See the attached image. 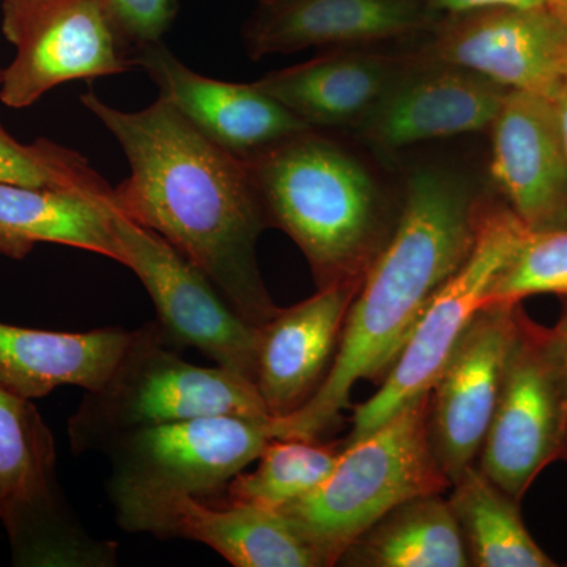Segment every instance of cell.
I'll list each match as a JSON object with an SVG mask.
<instances>
[{
  "instance_id": "obj_1",
  "label": "cell",
  "mask_w": 567,
  "mask_h": 567,
  "mask_svg": "<svg viewBox=\"0 0 567 567\" xmlns=\"http://www.w3.org/2000/svg\"><path fill=\"white\" fill-rule=\"evenodd\" d=\"M81 103L117 140L132 169L112 188L111 207L174 246L249 323L274 319L281 308L257 264V241L271 226L245 159L197 132L162 96L136 112L91 92Z\"/></svg>"
},
{
  "instance_id": "obj_2",
  "label": "cell",
  "mask_w": 567,
  "mask_h": 567,
  "mask_svg": "<svg viewBox=\"0 0 567 567\" xmlns=\"http://www.w3.org/2000/svg\"><path fill=\"white\" fill-rule=\"evenodd\" d=\"M486 200L445 167L410 175L398 223L354 295L322 386L293 415L275 420L278 436L320 439L352 406L360 380L386 375L432 295L472 251Z\"/></svg>"
},
{
  "instance_id": "obj_3",
  "label": "cell",
  "mask_w": 567,
  "mask_h": 567,
  "mask_svg": "<svg viewBox=\"0 0 567 567\" xmlns=\"http://www.w3.org/2000/svg\"><path fill=\"white\" fill-rule=\"evenodd\" d=\"M245 162L270 226L305 254L317 289L363 282L391 234L382 193L363 164L316 128Z\"/></svg>"
},
{
  "instance_id": "obj_4",
  "label": "cell",
  "mask_w": 567,
  "mask_h": 567,
  "mask_svg": "<svg viewBox=\"0 0 567 567\" xmlns=\"http://www.w3.org/2000/svg\"><path fill=\"white\" fill-rule=\"evenodd\" d=\"M158 320L132 331L102 385L85 391L69 420L71 453H103L122 436L208 415L270 416L256 386L219 365L182 357Z\"/></svg>"
},
{
  "instance_id": "obj_5",
  "label": "cell",
  "mask_w": 567,
  "mask_h": 567,
  "mask_svg": "<svg viewBox=\"0 0 567 567\" xmlns=\"http://www.w3.org/2000/svg\"><path fill=\"white\" fill-rule=\"evenodd\" d=\"M427 406L429 393L369 434L342 443L331 475L276 509L319 550L324 566L339 565L347 548L395 506L451 487L429 436Z\"/></svg>"
},
{
  "instance_id": "obj_6",
  "label": "cell",
  "mask_w": 567,
  "mask_h": 567,
  "mask_svg": "<svg viewBox=\"0 0 567 567\" xmlns=\"http://www.w3.org/2000/svg\"><path fill=\"white\" fill-rule=\"evenodd\" d=\"M0 525L17 566L117 565V544L95 539L66 499L50 425L32 401L2 388Z\"/></svg>"
},
{
  "instance_id": "obj_7",
  "label": "cell",
  "mask_w": 567,
  "mask_h": 567,
  "mask_svg": "<svg viewBox=\"0 0 567 567\" xmlns=\"http://www.w3.org/2000/svg\"><path fill=\"white\" fill-rule=\"evenodd\" d=\"M528 229L507 207L486 200L475 245L440 289L432 295L401 353L383 377L379 391L354 406L352 432L344 443L374 431L434 385L466 327L483 306L496 276L517 251Z\"/></svg>"
},
{
  "instance_id": "obj_8",
  "label": "cell",
  "mask_w": 567,
  "mask_h": 567,
  "mask_svg": "<svg viewBox=\"0 0 567 567\" xmlns=\"http://www.w3.org/2000/svg\"><path fill=\"white\" fill-rule=\"evenodd\" d=\"M2 31L17 48L0 102L24 110L70 81L132 70L133 41L107 0H6Z\"/></svg>"
},
{
  "instance_id": "obj_9",
  "label": "cell",
  "mask_w": 567,
  "mask_h": 567,
  "mask_svg": "<svg viewBox=\"0 0 567 567\" xmlns=\"http://www.w3.org/2000/svg\"><path fill=\"white\" fill-rule=\"evenodd\" d=\"M107 495L123 532L204 544L235 567H324L281 511L118 484H107Z\"/></svg>"
},
{
  "instance_id": "obj_10",
  "label": "cell",
  "mask_w": 567,
  "mask_h": 567,
  "mask_svg": "<svg viewBox=\"0 0 567 567\" xmlns=\"http://www.w3.org/2000/svg\"><path fill=\"white\" fill-rule=\"evenodd\" d=\"M112 227L118 264L140 278L171 341L254 383L259 327L238 315L218 287L158 234L115 210Z\"/></svg>"
},
{
  "instance_id": "obj_11",
  "label": "cell",
  "mask_w": 567,
  "mask_h": 567,
  "mask_svg": "<svg viewBox=\"0 0 567 567\" xmlns=\"http://www.w3.org/2000/svg\"><path fill=\"white\" fill-rule=\"evenodd\" d=\"M276 439L275 417L208 415L142 429L112 443L107 484L215 498Z\"/></svg>"
},
{
  "instance_id": "obj_12",
  "label": "cell",
  "mask_w": 567,
  "mask_h": 567,
  "mask_svg": "<svg viewBox=\"0 0 567 567\" xmlns=\"http://www.w3.org/2000/svg\"><path fill=\"white\" fill-rule=\"evenodd\" d=\"M566 440L565 388L548 334L520 320L476 465L518 502Z\"/></svg>"
},
{
  "instance_id": "obj_13",
  "label": "cell",
  "mask_w": 567,
  "mask_h": 567,
  "mask_svg": "<svg viewBox=\"0 0 567 567\" xmlns=\"http://www.w3.org/2000/svg\"><path fill=\"white\" fill-rule=\"evenodd\" d=\"M427 35L421 59L475 71L507 91L551 100L567 81V22L547 7L447 14Z\"/></svg>"
},
{
  "instance_id": "obj_14",
  "label": "cell",
  "mask_w": 567,
  "mask_h": 567,
  "mask_svg": "<svg viewBox=\"0 0 567 567\" xmlns=\"http://www.w3.org/2000/svg\"><path fill=\"white\" fill-rule=\"evenodd\" d=\"M518 327L517 305L483 306L429 391V436L451 486L480 457Z\"/></svg>"
},
{
  "instance_id": "obj_15",
  "label": "cell",
  "mask_w": 567,
  "mask_h": 567,
  "mask_svg": "<svg viewBox=\"0 0 567 567\" xmlns=\"http://www.w3.org/2000/svg\"><path fill=\"white\" fill-rule=\"evenodd\" d=\"M507 92L475 71L416 54V62L354 130L382 152L480 133L491 128Z\"/></svg>"
},
{
  "instance_id": "obj_16",
  "label": "cell",
  "mask_w": 567,
  "mask_h": 567,
  "mask_svg": "<svg viewBox=\"0 0 567 567\" xmlns=\"http://www.w3.org/2000/svg\"><path fill=\"white\" fill-rule=\"evenodd\" d=\"M133 63L197 132L240 158L309 130L256 82L238 84L196 73L162 40L136 44Z\"/></svg>"
},
{
  "instance_id": "obj_17",
  "label": "cell",
  "mask_w": 567,
  "mask_h": 567,
  "mask_svg": "<svg viewBox=\"0 0 567 567\" xmlns=\"http://www.w3.org/2000/svg\"><path fill=\"white\" fill-rule=\"evenodd\" d=\"M491 175L532 233L567 226V156L554 100L507 92L492 123Z\"/></svg>"
},
{
  "instance_id": "obj_18",
  "label": "cell",
  "mask_w": 567,
  "mask_h": 567,
  "mask_svg": "<svg viewBox=\"0 0 567 567\" xmlns=\"http://www.w3.org/2000/svg\"><path fill=\"white\" fill-rule=\"evenodd\" d=\"M423 0H271L244 28L249 58L309 48H358L427 33L440 20Z\"/></svg>"
},
{
  "instance_id": "obj_19",
  "label": "cell",
  "mask_w": 567,
  "mask_h": 567,
  "mask_svg": "<svg viewBox=\"0 0 567 567\" xmlns=\"http://www.w3.org/2000/svg\"><path fill=\"white\" fill-rule=\"evenodd\" d=\"M360 286L317 289L308 300L279 309L260 324L254 386L268 415L275 420L293 415L322 386Z\"/></svg>"
},
{
  "instance_id": "obj_20",
  "label": "cell",
  "mask_w": 567,
  "mask_h": 567,
  "mask_svg": "<svg viewBox=\"0 0 567 567\" xmlns=\"http://www.w3.org/2000/svg\"><path fill=\"white\" fill-rule=\"evenodd\" d=\"M416 54L338 48L265 74L256 85L309 128H357L413 63Z\"/></svg>"
},
{
  "instance_id": "obj_21",
  "label": "cell",
  "mask_w": 567,
  "mask_h": 567,
  "mask_svg": "<svg viewBox=\"0 0 567 567\" xmlns=\"http://www.w3.org/2000/svg\"><path fill=\"white\" fill-rule=\"evenodd\" d=\"M130 338L132 331L118 327L66 333L0 322V388L29 401L61 386L95 390Z\"/></svg>"
},
{
  "instance_id": "obj_22",
  "label": "cell",
  "mask_w": 567,
  "mask_h": 567,
  "mask_svg": "<svg viewBox=\"0 0 567 567\" xmlns=\"http://www.w3.org/2000/svg\"><path fill=\"white\" fill-rule=\"evenodd\" d=\"M110 200L62 189L0 185V256L21 260L33 246L84 249L118 262Z\"/></svg>"
},
{
  "instance_id": "obj_23",
  "label": "cell",
  "mask_w": 567,
  "mask_h": 567,
  "mask_svg": "<svg viewBox=\"0 0 567 567\" xmlns=\"http://www.w3.org/2000/svg\"><path fill=\"white\" fill-rule=\"evenodd\" d=\"M442 495H421L395 506L347 548L339 565L470 566L461 528Z\"/></svg>"
},
{
  "instance_id": "obj_24",
  "label": "cell",
  "mask_w": 567,
  "mask_h": 567,
  "mask_svg": "<svg viewBox=\"0 0 567 567\" xmlns=\"http://www.w3.org/2000/svg\"><path fill=\"white\" fill-rule=\"evenodd\" d=\"M451 488L447 503L464 537L470 566H555L525 527L517 499L496 486L480 466H468Z\"/></svg>"
},
{
  "instance_id": "obj_25",
  "label": "cell",
  "mask_w": 567,
  "mask_h": 567,
  "mask_svg": "<svg viewBox=\"0 0 567 567\" xmlns=\"http://www.w3.org/2000/svg\"><path fill=\"white\" fill-rule=\"evenodd\" d=\"M342 443L305 436H276L264 447L252 472L238 473L224 491L229 502L281 509L311 494L341 456Z\"/></svg>"
},
{
  "instance_id": "obj_26",
  "label": "cell",
  "mask_w": 567,
  "mask_h": 567,
  "mask_svg": "<svg viewBox=\"0 0 567 567\" xmlns=\"http://www.w3.org/2000/svg\"><path fill=\"white\" fill-rule=\"evenodd\" d=\"M0 185L62 189L111 199L112 186L81 153L48 140L21 144L0 126Z\"/></svg>"
},
{
  "instance_id": "obj_27",
  "label": "cell",
  "mask_w": 567,
  "mask_h": 567,
  "mask_svg": "<svg viewBox=\"0 0 567 567\" xmlns=\"http://www.w3.org/2000/svg\"><path fill=\"white\" fill-rule=\"evenodd\" d=\"M567 297V226L528 230L488 292V303H513L533 295Z\"/></svg>"
},
{
  "instance_id": "obj_28",
  "label": "cell",
  "mask_w": 567,
  "mask_h": 567,
  "mask_svg": "<svg viewBox=\"0 0 567 567\" xmlns=\"http://www.w3.org/2000/svg\"><path fill=\"white\" fill-rule=\"evenodd\" d=\"M134 47L162 40L177 17V0H107Z\"/></svg>"
},
{
  "instance_id": "obj_29",
  "label": "cell",
  "mask_w": 567,
  "mask_h": 567,
  "mask_svg": "<svg viewBox=\"0 0 567 567\" xmlns=\"http://www.w3.org/2000/svg\"><path fill=\"white\" fill-rule=\"evenodd\" d=\"M439 17L488 9H539L547 0H423Z\"/></svg>"
},
{
  "instance_id": "obj_30",
  "label": "cell",
  "mask_w": 567,
  "mask_h": 567,
  "mask_svg": "<svg viewBox=\"0 0 567 567\" xmlns=\"http://www.w3.org/2000/svg\"><path fill=\"white\" fill-rule=\"evenodd\" d=\"M548 334V346L557 363L559 377H561L563 388H565L567 404V309L558 327Z\"/></svg>"
},
{
  "instance_id": "obj_31",
  "label": "cell",
  "mask_w": 567,
  "mask_h": 567,
  "mask_svg": "<svg viewBox=\"0 0 567 567\" xmlns=\"http://www.w3.org/2000/svg\"><path fill=\"white\" fill-rule=\"evenodd\" d=\"M551 100H554L555 110H557L559 132H561L563 145H565L567 156V81Z\"/></svg>"
},
{
  "instance_id": "obj_32",
  "label": "cell",
  "mask_w": 567,
  "mask_h": 567,
  "mask_svg": "<svg viewBox=\"0 0 567 567\" xmlns=\"http://www.w3.org/2000/svg\"><path fill=\"white\" fill-rule=\"evenodd\" d=\"M547 9L567 22V0H547Z\"/></svg>"
},
{
  "instance_id": "obj_33",
  "label": "cell",
  "mask_w": 567,
  "mask_h": 567,
  "mask_svg": "<svg viewBox=\"0 0 567 567\" xmlns=\"http://www.w3.org/2000/svg\"><path fill=\"white\" fill-rule=\"evenodd\" d=\"M256 2H259V3H267V2H271V0H256Z\"/></svg>"
},
{
  "instance_id": "obj_34",
  "label": "cell",
  "mask_w": 567,
  "mask_h": 567,
  "mask_svg": "<svg viewBox=\"0 0 567 567\" xmlns=\"http://www.w3.org/2000/svg\"><path fill=\"white\" fill-rule=\"evenodd\" d=\"M3 70H0V84H2Z\"/></svg>"
}]
</instances>
